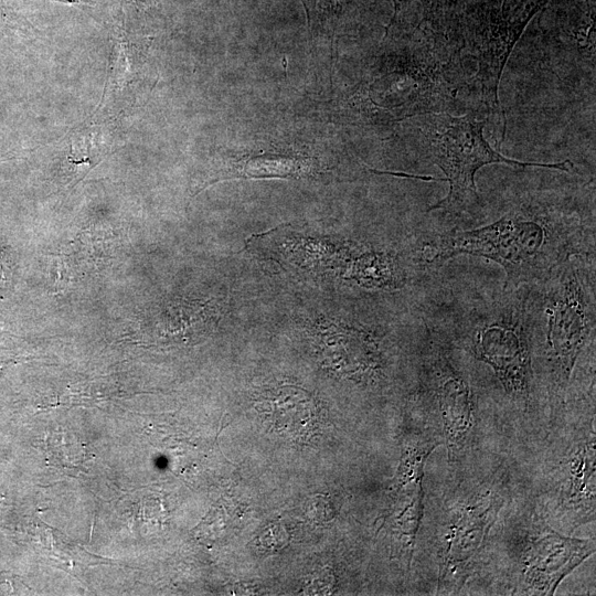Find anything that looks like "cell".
Returning a JSON list of instances; mask_svg holds the SVG:
<instances>
[{"mask_svg":"<svg viewBox=\"0 0 596 596\" xmlns=\"http://www.w3.org/2000/svg\"><path fill=\"white\" fill-rule=\"evenodd\" d=\"M425 381L441 416L449 453L464 446L472 427L473 402L467 380L449 360L437 334L429 333Z\"/></svg>","mask_w":596,"mask_h":596,"instance_id":"ba28073f","label":"cell"},{"mask_svg":"<svg viewBox=\"0 0 596 596\" xmlns=\"http://www.w3.org/2000/svg\"><path fill=\"white\" fill-rule=\"evenodd\" d=\"M503 488L481 487L449 514L439 545V590L461 588L503 507Z\"/></svg>","mask_w":596,"mask_h":596,"instance_id":"8992f818","label":"cell"},{"mask_svg":"<svg viewBox=\"0 0 596 596\" xmlns=\"http://www.w3.org/2000/svg\"><path fill=\"white\" fill-rule=\"evenodd\" d=\"M317 327L322 352L336 370L361 377L380 368L379 344L370 332L334 320L322 321Z\"/></svg>","mask_w":596,"mask_h":596,"instance_id":"9c48e42d","label":"cell"},{"mask_svg":"<svg viewBox=\"0 0 596 596\" xmlns=\"http://www.w3.org/2000/svg\"><path fill=\"white\" fill-rule=\"evenodd\" d=\"M332 575L321 573L320 575H317L313 577L312 583H310L308 590H313L311 593L317 594H324V590H331L332 587Z\"/></svg>","mask_w":596,"mask_h":596,"instance_id":"2e32d148","label":"cell"},{"mask_svg":"<svg viewBox=\"0 0 596 596\" xmlns=\"http://www.w3.org/2000/svg\"><path fill=\"white\" fill-rule=\"evenodd\" d=\"M594 552V540L566 536L546 525L535 526L521 552V593L554 594L562 579Z\"/></svg>","mask_w":596,"mask_h":596,"instance_id":"52a82bcc","label":"cell"},{"mask_svg":"<svg viewBox=\"0 0 596 596\" xmlns=\"http://www.w3.org/2000/svg\"><path fill=\"white\" fill-rule=\"evenodd\" d=\"M483 120L473 115L450 116L448 114L422 115V152L438 166L449 183L447 195L432 205L428 211L459 216L475 211L480 198L475 183L476 172L490 163L511 167H543L570 171L572 162L556 163L522 162L509 159L494 150L483 138Z\"/></svg>","mask_w":596,"mask_h":596,"instance_id":"3957f363","label":"cell"},{"mask_svg":"<svg viewBox=\"0 0 596 596\" xmlns=\"http://www.w3.org/2000/svg\"><path fill=\"white\" fill-rule=\"evenodd\" d=\"M348 277L364 287L397 288L405 281L397 259L386 253H362L351 260Z\"/></svg>","mask_w":596,"mask_h":596,"instance_id":"4fadbf2b","label":"cell"},{"mask_svg":"<svg viewBox=\"0 0 596 596\" xmlns=\"http://www.w3.org/2000/svg\"><path fill=\"white\" fill-rule=\"evenodd\" d=\"M550 0H480L469 22L477 51V83L487 106L502 114L498 88L504 65L531 19Z\"/></svg>","mask_w":596,"mask_h":596,"instance_id":"5b68a950","label":"cell"},{"mask_svg":"<svg viewBox=\"0 0 596 596\" xmlns=\"http://www.w3.org/2000/svg\"><path fill=\"white\" fill-rule=\"evenodd\" d=\"M307 15L309 31H318L329 21L336 20L344 8L347 0H301Z\"/></svg>","mask_w":596,"mask_h":596,"instance_id":"5bb4252c","label":"cell"},{"mask_svg":"<svg viewBox=\"0 0 596 596\" xmlns=\"http://www.w3.org/2000/svg\"><path fill=\"white\" fill-rule=\"evenodd\" d=\"M467 327L473 356L493 370L509 396L529 404L533 368L526 286L504 290V296L475 309Z\"/></svg>","mask_w":596,"mask_h":596,"instance_id":"277c9868","label":"cell"},{"mask_svg":"<svg viewBox=\"0 0 596 596\" xmlns=\"http://www.w3.org/2000/svg\"><path fill=\"white\" fill-rule=\"evenodd\" d=\"M564 500L566 507L579 517H589L595 510V448L594 436L579 441L565 464Z\"/></svg>","mask_w":596,"mask_h":596,"instance_id":"7c38bea8","label":"cell"},{"mask_svg":"<svg viewBox=\"0 0 596 596\" xmlns=\"http://www.w3.org/2000/svg\"><path fill=\"white\" fill-rule=\"evenodd\" d=\"M526 311L532 352L539 350L550 396L557 401L595 337V256H572L526 286Z\"/></svg>","mask_w":596,"mask_h":596,"instance_id":"7a4b0ae2","label":"cell"},{"mask_svg":"<svg viewBox=\"0 0 596 596\" xmlns=\"http://www.w3.org/2000/svg\"><path fill=\"white\" fill-rule=\"evenodd\" d=\"M315 168V159L299 153L263 150L246 153L216 172L209 184L232 179H292L307 175Z\"/></svg>","mask_w":596,"mask_h":596,"instance_id":"8fae6325","label":"cell"},{"mask_svg":"<svg viewBox=\"0 0 596 596\" xmlns=\"http://www.w3.org/2000/svg\"><path fill=\"white\" fill-rule=\"evenodd\" d=\"M255 408L270 430L290 439L309 438L319 422L313 397L294 385H279L263 392Z\"/></svg>","mask_w":596,"mask_h":596,"instance_id":"30bf717a","label":"cell"},{"mask_svg":"<svg viewBox=\"0 0 596 596\" xmlns=\"http://www.w3.org/2000/svg\"><path fill=\"white\" fill-rule=\"evenodd\" d=\"M392 1H393V6H394V14H393V18L391 19V22H390L389 26L392 25V24L395 22V20H396V18H397L398 13H400V11H401V9L403 8V6H404L408 0H392ZM389 26H387V28H389Z\"/></svg>","mask_w":596,"mask_h":596,"instance_id":"e0dca14e","label":"cell"},{"mask_svg":"<svg viewBox=\"0 0 596 596\" xmlns=\"http://www.w3.org/2000/svg\"><path fill=\"white\" fill-rule=\"evenodd\" d=\"M423 4V21L434 22L441 19V15L451 3V0H419Z\"/></svg>","mask_w":596,"mask_h":596,"instance_id":"9a60e30c","label":"cell"},{"mask_svg":"<svg viewBox=\"0 0 596 596\" xmlns=\"http://www.w3.org/2000/svg\"><path fill=\"white\" fill-rule=\"evenodd\" d=\"M462 254L499 264L504 290H514L542 281L572 256H595L594 224L552 206L522 205L481 227L427 238L419 259L433 267Z\"/></svg>","mask_w":596,"mask_h":596,"instance_id":"6da1fadb","label":"cell"}]
</instances>
